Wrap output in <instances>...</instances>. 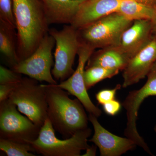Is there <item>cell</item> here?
<instances>
[{
  "label": "cell",
  "mask_w": 156,
  "mask_h": 156,
  "mask_svg": "<svg viewBox=\"0 0 156 156\" xmlns=\"http://www.w3.org/2000/svg\"><path fill=\"white\" fill-rule=\"evenodd\" d=\"M19 62L34 53L49 34V25L41 0H12Z\"/></svg>",
  "instance_id": "cell-1"
},
{
  "label": "cell",
  "mask_w": 156,
  "mask_h": 156,
  "mask_svg": "<svg viewBox=\"0 0 156 156\" xmlns=\"http://www.w3.org/2000/svg\"><path fill=\"white\" fill-rule=\"evenodd\" d=\"M48 104V118L54 129L66 138L88 127L89 117L78 98L72 99L68 92L55 85H44Z\"/></svg>",
  "instance_id": "cell-2"
},
{
  "label": "cell",
  "mask_w": 156,
  "mask_h": 156,
  "mask_svg": "<svg viewBox=\"0 0 156 156\" xmlns=\"http://www.w3.org/2000/svg\"><path fill=\"white\" fill-rule=\"evenodd\" d=\"M55 129L48 118L41 128L38 136L30 144L35 152L44 156H80L81 151L90 146L88 138L92 130L87 128L76 132L66 139L60 140L55 135Z\"/></svg>",
  "instance_id": "cell-3"
},
{
  "label": "cell",
  "mask_w": 156,
  "mask_h": 156,
  "mask_svg": "<svg viewBox=\"0 0 156 156\" xmlns=\"http://www.w3.org/2000/svg\"><path fill=\"white\" fill-rule=\"evenodd\" d=\"M133 22L118 12L109 14L78 29L80 44L94 50L119 46L123 34Z\"/></svg>",
  "instance_id": "cell-4"
},
{
  "label": "cell",
  "mask_w": 156,
  "mask_h": 156,
  "mask_svg": "<svg viewBox=\"0 0 156 156\" xmlns=\"http://www.w3.org/2000/svg\"><path fill=\"white\" fill-rule=\"evenodd\" d=\"M37 81L29 77H23L8 99L41 128L48 118V104L45 87Z\"/></svg>",
  "instance_id": "cell-5"
},
{
  "label": "cell",
  "mask_w": 156,
  "mask_h": 156,
  "mask_svg": "<svg viewBox=\"0 0 156 156\" xmlns=\"http://www.w3.org/2000/svg\"><path fill=\"white\" fill-rule=\"evenodd\" d=\"M49 34L56 41L52 75L55 80L62 82L74 72L73 65L80 46L78 29L72 25L66 24L60 30L50 29Z\"/></svg>",
  "instance_id": "cell-6"
},
{
  "label": "cell",
  "mask_w": 156,
  "mask_h": 156,
  "mask_svg": "<svg viewBox=\"0 0 156 156\" xmlns=\"http://www.w3.org/2000/svg\"><path fill=\"white\" fill-rule=\"evenodd\" d=\"M16 107L8 99L0 102V138L29 143L37 138L41 128Z\"/></svg>",
  "instance_id": "cell-7"
},
{
  "label": "cell",
  "mask_w": 156,
  "mask_h": 156,
  "mask_svg": "<svg viewBox=\"0 0 156 156\" xmlns=\"http://www.w3.org/2000/svg\"><path fill=\"white\" fill-rule=\"evenodd\" d=\"M147 77V80L145 84L138 90L129 92L122 104L126 110L127 116L124 134L147 153L152 155L147 144L137 131L136 123L140 107L144 101L149 96H156V62Z\"/></svg>",
  "instance_id": "cell-8"
},
{
  "label": "cell",
  "mask_w": 156,
  "mask_h": 156,
  "mask_svg": "<svg viewBox=\"0 0 156 156\" xmlns=\"http://www.w3.org/2000/svg\"><path fill=\"white\" fill-rule=\"evenodd\" d=\"M55 45V39L48 34L34 53L18 62L12 69L38 81H45L49 84L56 85L57 82L51 70L53 65L52 50Z\"/></svg>",
  "instance_id": "cell-9"
},
{
  "label": "cell",
  "mask_w": 156,
  "mask_h": 156,
  "mask_svg": "<svg viewBox=\"0 0 156 156\" xmlns=\"http://www.w3.org/2000/svg\"><path fill=\"white\" fill-rule=\"evenodd\" d=\"M95 50L87 45L80 44L77 53L79 61L76 69L67 80L55 85L75 96L89 114L98 118L102 113V111L95 106L90 99L87 93L84 79L86 63Z\"/></svg>",
  "instance_id": "cell-10"
},
{
  "label": "cell",
  "mask_w": 156,
  "mask_h": 156,
  "mask_svg": "<svg viewBox=\"0 0 156 156\" xmlns=\"http://www.w3.org/2000/svg\"><path fill=\"white\" fill-rule=\"evenodd\" d=\"M97 118L89 114V120L94 128V134L89 141L98 147L101 156H120L136 147V144L132 140L111 133L101 126Z\"/></svg>",
  "instance_id": "cell-11"
},
{
  "label": "cell",
  "mask_w": 156,
  "mask_h": 156,
  "mask_svg": "<svg viewBox=\"0 0 156 156\" xmlns=\"http://www.w3.org/2000/svg\"><path fill=\"white\" fill-rule=\"evenodd\" d=\"M156 62V36L129 59L123 70L122 87L126 88L137 83L147 76Z\"/></svg>",
  "instance_id": "cell-12"
},
{
  "label": "cell",
  "mask_w": 156,
  "mask_h": 156,
  "mask_svg": "<svg viewBox=\"0 0 156 156\" xmlns=\"http://www.w3.org/2000/svg\"><path fill=\"white\" fill-rule=\"evenodd\" d=\"M153 36L151 20H135L123 34L119 47L130 58L147 44Z\"/></svg>",
  "instance_id": "cell-13"
},
{
  "label": "cell",
  "mask_w": 156,
  "mask_h": 156,
  "mask_svg": "<svg viewBox=\"0 0 156 156\" xmlns=\"http://www.w3.org/2000/svg\"><path fill=\"white\" fill-rule=\"evenodd\" d=\"M123 0H96L84 2L81 5L72 25L79 29L116 12Z\"/></svg>",
  "instance_id": "cell-14"
},
{
  "label": "cell",
  "mask_w": 156,
  "mask_h": 156,
  "mask_svg": "<svg viewBox=\"0 0 156 156\" xmlns=\"http://www.w3.org/2000/svg\"><path fill=\"white\" fill-rule=\"evenodd\" d=\"M87 0H41L49 25L72 24L80 7Z\"/></svg>",
  "instance_id": "cell-15"
},
{
  "label": "cell",
  "mask_w": 156,
  "mask_h": 156,
  "mask_svg": "<svg viewBox=\"0 0 156 156\" xmlns=\"http://www.w3.org/2000/svg\"><path fill=\"white\" fill-rule=\"evenodd\" d=\"M130 58L119 46L102 48L89 57L86 68L101 66L108 69L124 70Z\"/></svg>",
  "instance_id": "cell-16"
},
{
  "label": "cell",
  "mask_w": 156,
  "mask_h": 156,
  "mask_svg": "<svg viewBox=\"0 0 156 156\" xmlns=\"http://www.w3.org/2000/svg\"><path fill=\"white\" fill-rule=\"evenodd\" d=\"M15 30L0 21V51L12 68L19 62L17 32Z\"/></svg>",
  "instance_id": "cell-17"
},
{
  "label": "cell",
  "mask_w": 156,
  "mask_h": 156,
  "mask_svg": "<svg viewBox=\"0 0 156 156\" xmlns=\"http://www.w3.org/2000/svg\"><path fill=\"white\" fill-rule=\"evenodd\" d=\"M154 8L136 2L135 0H123L116 12L130 21L151 20Z\"/></svg>",
  "instance_id": "cell-18"
},
{
  "label": "cell",
  "mask_w": 156,
  "mask_h": 156,
  "mask_svg": "<svg viewBox=\"0 0 156 156\" xmlns=\"http://www.w3.org/2000/svg\"><path fill=\"white\" fill-rule=\"evenodd\" d=\"M119 72L118 70L108 69L98 66L85 68L84 79L87 90L101 81L114 76Z\"/></svg>",
  "instance_id": "cell-19"
},
{
  "label": "cell",
  "mask_w": 156,
  "mask_h": 156,
  "mask_svg": "<svg viewBox=\"0 0 156 156\" xmlns=\"http://www.w3.org/2000/svg\"><path fill=\"white\" fill-rule=\"evenodd\" d=\"M0 149L8 156H35L30 144L0 138Z\"/></svg>",
  "instance_id": "cell-20"
},
{
  "label": "cell",
  "mask_w": 156,
  "mask_h": 156,
  "mask_svg": "<svg viewBox=\"0 0 156 156\" xmlns=\"http://www.w3.org/2000/svg\"><path fill=\"white\" fill-rule=\"evenodd\" d=\"M0 21L16 30L12 0H0Z\"/></svg>",
  "instance_id": "cell-21"
},
{
  "label": "cell",
  "mask_w": 156,
  "mask_h": 156,
  "mask_svg": "<svg viewBox=\"0 0 156 156\" xmlns=\"http://www.w3.org/2000/svg\"><path fill=\"white\" fill-rule=\"evenodd\" d=\"M21 74L9 69L1 65L0 66V84H17L22 79Z\"/></svg>",
  "instance_id": "cell-22"
},
{
  "label": "cell",
  "mask_w": 156,
  "mask_h": 156,
  "mask_svg": "<svg viewBox=\"0 0 156 156\" xmlns=\"http://www.w3.org/2000/svg\"><path fill=\"white\" fill-rule=\"evenodd\" d=\"M121 85L118 84L113 89H102L96 94V100L98 103L101 105L114 100L117 91L121 89Z\"/></svg>",
  "instance_id": "cell-23"
},
{
  "label": "cell",
  "mask_w": 156,
  "mask_h": 156,
  "mask_svg": "<svg viewBox=\"0 0 156 156\" xmlns=\"http://www.w3.org/2000/svg\"><path fill=\"white\" fill-rule=\"evenodd\" d=\"M104 111L107 114L110 116L117 115L121 110V105L119 101L114 99L103 105Z\"/></svg>",
  "instance_id": "cell-24"
},
{
  "label": "cell",
  "mask_w": 156,
  "mask_h": 156,
  "mask_svg": "<svg viewBox=\"0 0 156 156\" xmlns=\"http://www.w3.org/2000/svg\"><path fill=\"white\" fill-rule=\"evenodd\" d=\"M17 84H0V102L9 98L11 92Z\"/></svg>",
  "instance_id": "cell-25"
},
{
  "label": "cell",
  "mask_w": 156,
  "mask_h": 156,
  "mask_svg": "<svg viewBox=\"0 0 156 156\" xmlns=\"http://www.w3.org/2000/svg\"><path fill=\"white\" fill-rule=\"evenodd\" d=\"M96 149H97V146H95V145H92L91 146H89V147L87 148L86 150V152L84 154L83 156H96Z\"/></svg>",
  "instance_id": "cell-26"
},
{
  "label": "cell",
  "mask_w": 156,
  "mask_h": 156,
  "mask_svg": "<svg viewBox=\"0 0 156 156\" xmlns=\"http://www.w3.org/2000/svg\"><path fill=\"white\" fill-rule=\"evenodd\" d=\"M154 14L151 20L153 34L156 36V5L154 7Z\"/></svg>",
  "instance_id": "cell-27"
},
{
  "label": "cell",
  "mask_w": 156,
  "mask_h": 156,
  "mask_svg": "<svg viewBox=\"0 0 156 156\" xmlns=\"http://www.w3.org/2000/svg\"><path fill=\"white\" fill-rule=\"evenodd\" d=\"M135 1L152 8H154L156 5V0H135Z\"/></svg>",
  "instance_id": "cell-28"
},
{
  "label": "cell",
  "mask_w": 156,
  "mask_h": 156,
  "mask_svg": "<svg viewBox=\"0 0 156 156\" xmlns=\"http://www.w3.org/2000/svg\"><path fill=\"white\" fill-rule=\"evenodd\" d=\"M154 131L156 133V125L155 126L154 128Z\"/></svg>",
  "instance_id": "cell-29"
},
{
  "label": "cell",
  "mask_w": 156,
  "mask_h": 156,
  "mask_svg": "<svg viewBox=\"0 0 156 156\" xmlns=\"http://www.w3.org/2000/svg\"><path fill=\"white\" fill-rule=\"evenodd\" d=\"M89 2H94V1H96V0H87Z\"/></svg>",
  "instance_id": "cell-30"
}]
</instances>
